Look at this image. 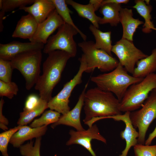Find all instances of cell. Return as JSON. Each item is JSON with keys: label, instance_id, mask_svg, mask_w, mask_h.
I'll return each instance as SVG.
<instances>
[{"label": "cell", "instance_id": "1", "mask_svg": "<svg viewBox=\"0 0 156 156\" xmlns=\"http://www.w3.org/2000/svg\"><path fill=\"white\" fill-rule=\"evenodd\" d=\"M44 62L42 73L35 85L40 98L48 102L52 97L53 90L59 82L62 73L68 60L71 58L68 53L57 50L48 54Z\"/></svg>", "mask_w": 156, "mask_h": 156}, {"label": "cell", "instance_id": "2", "mask_svg": "<svg viewBox=\"0 0 156 156\" xmlns=\"http://www.w3.org/2000/svg\"><path fill=\"white\" fill-rule=\"evenodd\" d=\"M120 104L119 101L111 92L97 87L88 89L84 95V123L95 117L121 114Z\"/></svg>", "mask_w": 156, "mask_h": 156}, {"label": "cell", "instance_id": "3", "mask_svg": "<svg viewBox=\"0 0 156 156\" xmlns=\"http://www.w3.org/2000/svg\"><path fill=\"white\" fill-rule=\"evenodd\" d=\"M143 79L129 75L119 63L113 70L92 77L90 80L101 89L115 94L120 102L129 87Z\"/></svg>", "mask_w": 156, "mask_h": 156}, {"label": "cell", "instance_id": "4", "mask_svg": "<svg viewBox=\"0 0 156 156\" xmlns=\"http://www.w3.org/2000/svg\"><path fill=\"white\" fill-rule=\"evenodd\" d=\"M156 87V73L149 75L128 89L120 102L121 112H133L141 107L149 92Z\"/></svg>", "mask_w": 156, "mask_h": 156}, {"label": "cell", "instance_id": "5", "mask_svg": "<svg viewBox=\"0 0 156 156\" xmlns=\"http://www.w3.org/2000/svg\"><path fill=\"white\" fill-rule=\"evenodd\" d=\"M42 58L41 50H36L21 53L10 60L13 69L19 70L24 78L27 90L36 84L40 76Z\"/></svg>", "mask_w": 156, "mask_h": 156}, {"label": "cell", "instance_id": "6", "mask_svg": "<svg viewBox=\"0 0 156 156\" xmlns=\"http://www.w3.org/2000/svg\"><path fill=\"white\" fill-rule=\"evenodd\" d=\"M78 45L83 52L87 66L86 72L90 73L97 68L101 71H111L119 64V62L105 51L96 48L91 40L79 42Z\"/></svg>", "mask_w": 156, "mask_h": 156}, {"label": "cell", "instance_id": "7", "mask_svg": "<svg viewBox=\"0 0 156 156\" xmlns=\"http://www.w3.org/2000/svg\"><path fill=\"white\" fill-rule=\"evenodd\" d=\"M130 118L134 127L138 129V144L144 145L148 128L156 119V92L153 90L140 109L131 112Z\"/></svg>", "mask_w": 156, "mask_h": 156}, {"label": "cell", "instance_id": "8", "mask_svg": "<svg viewBox=\"0 0 156 156\" xmlns=\"http://www.w3.org/2000/svg\"><path fill=\"white\" fill-rule=\"evenodd\" d=\"M79 34L72 26L64 23L58 29L57 33L49 37L44 45L43 52L48 54L57 50L65 51L71 57H75L77 53V44L74 36Z\"/></svg>", "mask_w": 156, "mask_h": 156}, {"label": "cell", "instance_id": "9", "mask_svg": "<svg viewBox=\"0 0 156 156\" xmlns=\"http://www.w3.org/2000/svg\"><path fill=\"white\" fill-rule=\"evenodd\" d=\"M79 60L80 65L76 74L72 79L66 83L61 90L48 102V107L50 109L56 111L62 115L70 110L69 105V98L74 88L82 83L83 74L87 69L86 63L82 54Z\"/></svg>", "mask_w": 156, "mask_h": 156}, {"label": "cell", "instance_id": "10", "mask_svg": "<svg viewBox=\"0 0 156 156\" xmlns=\"http://www.w3.org/2000/svg\"><path fill=\"white\" fill-rule=\"evenodd\" d=\"M112 52L117 57L119 63L132 75L137 62L148 55L137 48L133 41L123 38L113 45Z\"/></svg>", "mask_w": 156, "mask_h": 156}, {"label": "cell", "instance_id": "11", "mask_svg": "<svg viewBox=\"0 0 156 156\" xmlns=\"http://www.w3.org/2000/svg\"><path fill=\"white\" fill-rule=\"evenodd\" d=\"M69 133L70 137L66 142V145L79 144L86 149L92 156H96L92 148L91 142L92 140H97L104 143L107 142L106 139L101 134L96 124L92 125L87 130L75 131L71 130Z\"/></svg>", "mask_w": 156, "mask_h": 156}, {"label": "cell", "instance_id": "12", "mask_svg": "<svg viewBox=\"0 0 156 156\" xmlns=\"http://www.w3.org/2000/svg\"><path fill=\"white\" fill-rule=\"evenodd\" d=\"M65 23L54 10L43 21L38 24L30 42L46 44L50 36Z\"/></svg>", "mask_w": 156, "mask_h": 156}, {"label": "cell", "instance_id": "13", "mask_svg": "<svg viewBox=\"0 0 156 156\" xmlns=\"http://www.w3.org/2000/svg\"><path fill=\"white\" fill-rule=\"evenodd\" d=\"M88 83L87 82L85 85L74 107L66 113L61 116L57 122L52 124V128H54L57 125H64L73 127L77 131L85 130L81 123L80 115L84 105V95Z\"/></svg>", "mask_w": 156, "mask_h": 156}, {"label": "cell", "instance_id": "14", "mask_svg": "<svg viewBox=\"0 0 156 156\" xmlns=\"http://www.w3.org/2000/svg\"><path fill=\"white\" fill-rule=\"evenodd\" d=\"M44 44L34 42H23L14 41L0 44V58L10 61L15 56L29 51L43 49Z\"/></svg>", "mask_w": 156, "mask_h": 156}, {"label": "cell", "instance_id": "15", "mask_svg": "<svg viewBox=\"0 0 156 156\" xmlns=\"http://www.w3.org/2000/svg\"><path fill=\"white\" fill-rule=\"evenodd\" d=\"M130 112H127L123 114L112 116L111 118L116 121H122L125 124V129L120 133L122 139L125 140L126 145L125 148L120 156H127L131 148L138 144V139L139 134L134 127L130 118Z\"/></svg>", "mask_w": 156, "mask_h": 156}, {"label": "cell", "instance_id": "16", "mask_svg": "<svg viewBox=\"0 0 156 156\" xmlns=\"http://www.w3.org/2000/svg\"><path fill=\"white\" fill-rule=\"evenodd\" d=\"M47 129V126L45 125L37 128L23 125L12 136L10 143L14 147L19 148L27 140L41 137L45 134Z\"/></svg>", "mask_w": 156, "mask_h": 156}, {"label": "cell", "instance_id": "17", "mask_svg": "<svg viewBox=\"0 0 156 156\" xmlns=\"http://www.w3.org/2000/svg\"><path fill=\"white\" fill-rule=\"evenodd\" d=\"M31 15L38 23L44 21L55 10V7L51 0H35L31 6L19 8Z\"/></svg>", "mask_w": 156, "mask_h": 156}, {"label": "cell", "instance_id": "18", "mask_svg": "<svg viewBox=\"0 0 156 156\" xmlns=\"http://www.w3.org/2000/svg\"><path fill=\"white\" fill-rule=\"evenodd\" d=\"M132 10L127 8H121L120 12L119 22L122 26V38L133 41V37L137 29L144 22L133 17Z\"/></svg>", "mask_w": 156, "mask_h": 156}, {"label": "cell", "instance_id": "19", "mask_svg": "<svg viewBox=\"0 0 156 156\" xmlns=\"http://www.w3.org/2000/svg\"><path fill=\"white\" fill-rule=\"evenodd\" d=\"M38 23L30 14L22 16L18 21L12 36L23 39H31L37 29Z\"/></svg>", "mask_w": 156, "mask_h": 156}, {"label": "cell", "instance_id": "20", "mask_svg": "<svg viewBox=\"0 0 156 156\" xmlns=\"http://www.w3.org/2000/svg\"><path fill=\"white\" fill-rule=\"evenodd\" d=\"M136 64L132 75L134 77L144 78L154 73L156 71V48L153 50L150 55L139 60Z\"/></svg>", "mask_w": 156, "mask_h": 156}, {"label": "cell", "instance_id": "21", "mask_svg": "<svg viewBox=\"0 0 156 156\" xmlns=\"http://www.w3.org/2000/svg\"><path fill=\"white\" fill-rule=\"evenodd\" d=\"M121 4L107 3L101 6L99 11L103 17L101 18L99 24L109 23L112 27L116 26L120 23L119 14Z\"/></svg>", "mask_w": 156, "mask_h": 156}, {"label": "cell", "instance_id": "22", "mask_svg": "<svg viewBox=\"0 0 156 156\" xmlns=\"http://www.w3.org/2000/svg\"><path fill=\"white\" fill-rule=\"evenodd\" d=\"M66 2L67 5H71L76 10L80 16L87 19L92 25L99 29V22L101 17L96 15L95 10L91 3L83 5L72 0H66Z\"/></svg>", "mask_w": 156, "mask_h": 156}, {"label": "cell", "instance_id": "23", "mask_svg": "<svg viewBox=\"0 0 156 156\" xmlns=\"http://www.w3.org/2000/svg\"><path fill=\"white\" fill-rule=\"evenodd\" d=\"M89 29L95 38V47L104 50L111 56H113L112 53L113 45L111 39V32H103L92 24L89 26Z\"/></svg>", "mask_w": 156, "mask_h": 156}, {"label": "cell", "instance_id": "24", "mask_svg": "<svg viewBox=\"0 0 156 156\" xmlns=\"http://www.w3.org/2000/svg\"><path fill=\"white\" fill-rule=\"evenodd\" d=\"M135 4L132 7L136 10L138 13L144 20V22L142 29V31L146 34L149 33L152 31V29H156L151 21L152 19L151 13L152 10V6L147 5L144 0H136Z\"/></svg>", "mask_w": 156, "mask_h": 156}, {"label": "cell", "instance_id": "25", "mask_svg": "<svg viewBox=\"0 0 156 156\" xmlns=\"http://www.w3.org/2000/svg\"><path fill=\"white\" fill-rule=\"evenodd\" d=\"M49 108L48 102L40 98L38 105L34 108L28 111H23L20 113L19 118L17 122L18 125H26L34 119L44 113Z\"/></svg>", "mask_w": 156, "mask_h": 156}, {"label": "cell", "instance_id": "26", "mask_svg": "<svg viewBox=\"0 0 156 156\" xmlns=\"http://www.w3.org/2000/svg\"><path fill=\"white\" fill-rule=\"evenodd\" d=\"M55 7L58 14L64 22L76 29L84 41H86L87 36L75 25L71 17V11L68 7L65 0H51Z\"/></svg>", "mask_w": 156, "mask_h": 156}, {"label": "cell", "instance_id": "27", "mask_svg": "<svg viewBox=\"0 0 156 156\" xmlns=\"http://www.w3.org/2000/svg\"><path fill=\"white\" fill-rule=\"evenodd\" d=\"M60 116V113L50 109L44 112L40 118L34 120L29 126L32 128H37L47 126L57 122Z\"/></svg>", "mask_w": 156, "mask_h": 156}, {"label": "cell", "instance_id": "28", "mask_svg": "<svg viewBox=\"0 0 156 156\" xmlns=\"http://www.w3.org/2000/svg\"><path fill=\"white\" fill-rule=\"evenodd\" d=\"M41 137L36 138L34 144L33 141L21 145L19 148L20 152L22 156H40V148Z\"/></svg>", "mask_w": 156, "mask_h": 156}, {"label": "cell", "instance_id": "29", "mask_svg": "<svg viewBox=\"0 0 156 156\" xmlns=\"http://www.w3.org/2000/svg\"><path fill=\"white\" fill-rule=\"evenodd\" d=\"M23 125H18L13 128L5 131L0 134V151L3 156H9L8 146L13 135Z\"/></svg>", "mask_w": 156, "mask_h": 156}, {"label": "cell", "instance_id": "30", "mask_svg": "<svg viewBox=\"0 0 156 156\" xmlns=\"http://www.w3.org/2000/svg\"><path fill=\"white\" fill-rule=\"evenodd\" d=\"M18 87L13 82H6L0 80V96H5L10 99H12L17 94Z\"/></svg>", "mask_w": 156, "mask_h": 156}, {"label": "cell", "instance_id": "31", "mask_svg": "<svg viewBox=\"0 0 156 156\" xmlns=\"http://www.w3.org/2000/svg\"><path fill=\"white\" fill-rule=\"evenodd\" d=\"M34 1L35 0H2V8L1 10L5 13L17 8L32 4Z\"/></svg>", "mask_w": 156, "mask_h": 156}, {"label": "cell", "instance_id": "32", "mask_svg": "<svg viewBox=\"0 0 156 156\" xmlns=\"http://www.w3.org/2000/svg\"><path fill=\"white\" fill-rule=\"evenodd\" d=\"M13 69L10 61L0 58V80L6 82L12 81Z\"/></svg>", "mask_w": 156, "mask_h": 156}, {"label": "cell", "instance_id": "33", "mask_svg": "<svg viewBox=\"0 0 156 156\" xmlns=\"http://www.w3.org/2000/svg\"><path fill=\"white\" fill-rule=\"evenodd\" d=\"M133 147L135 156H156V145L150 146L138 144Z\"/></svg>", "mask_w": 156, "mask_h": 156}, {"label": "cell", "instance_id": "34", "mask_svg": "<svg viewBox=\"0 0 156 156\" xmlns=\"http://www.w3.org/2000/svg\"><path fill=\"white\" fill-rule=\"evenodd\" d=\"M40 100V97L35 94L29 95L26 100L23 111H28L35 108L38 105Z\"/></svg>", "mask_w": 156, "mask_h": 156}, {"label": "cell", "instance_id": "35", "mask_svg": "<svg viewBox=\"0 0 156 156\" xmlns=\"http://www.w3.org/2000/svg\"><path fill=\"white\" fill-rule=\"evenodd\" d=\"M4 103V100L2 98L0 101V127L3 130H8L7 125L9 124L8 119L3 115L2 110Z\"/></svg>", "mask_w": 156, "mask_h": 156}, {"label": "cell", "instance_id": "36", "mask_svg": "<svg viewBox=\"0 0 156 156\" xmlns=\"http://www.w3.org/2000/svg\"><path fill=\"white\" fill-rule=\"evenodd\" d=\"M129 1V0H103L101 5L106 3H109L120 4L121 3L127 4Z\"/></svg>", "mask_w": 156, "mask_h": 156}, {"label": "cell", "instance_id": "37", "mask_svg": "<svg viewBox=\"0 0 156 156\" xmlns=\"http://www.w3.org/2000/svg\"><path fill=\"white\" fill-rule=\"evenodd\" d=\"M156 137V126L153 131L149 135V136L145 141V144L150 145L153 140Z\"/></svg>", "mask_w": 156, "mask_h": 156}, {"label": "cell", "instance_id": "38", "mask_svg": "<svg viewBox=\"0 0 156 156\" xmlns=\"http://www.w3.org/2000/svg\"><path fill=\"white\" fill-rule=\"evenodd\" d=\"M102 1L103 0H90L89 3L93 6L96 11L101 6Z\"/></svg>", "mask_w": 156, "mask_h": 156}, {"label": "cell", "instance_id": "39", "mask_svg": "<svg viewBox=\"0 0 156 156\" xmlns=\"http://www.w3.org/2000/svg\"><path fill=\"white\" fill-rule=\"evenodd\" d=\"M5 12L0 10V32L3 31V17L5 14Z\"/></svg>", "mask_w": 156, "mask_h": 156}, {"label": "cell", "instance_id": "40", "mask_svg": "<svg viewBox=\"0 0 156 156\" xmlns=\"http://www.w3.org/2000/svg\"><path fill=\"white\" fill-rule=\"evenodd\" d=\"M145 2V3L146 4V5H149V2H150V1L149 0H144Z\"/></svg>", "mask_w": 156, "mask_h": 156}, {"label": "cell", "instance_id": "41", "mask_svg": "<svg viewBox=\"0 0 156 156\" xmlns=\"http://www.w3.org/2000/svg\"><path fill=\"white\" fill-rule=\"evenodd\" d=\"M155 91L156 92V87L153 90Z\"/></svg>", "mask_w": 156, "mask_h": 156}]
</instances>
